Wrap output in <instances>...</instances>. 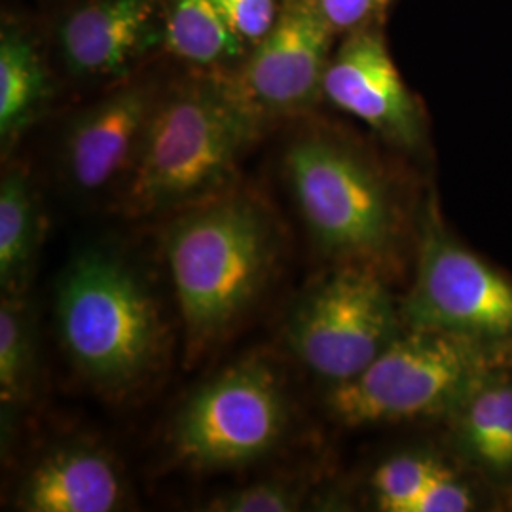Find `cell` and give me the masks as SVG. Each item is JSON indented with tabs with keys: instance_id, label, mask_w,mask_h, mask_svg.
Returning a JSON list of instances; mask_svg holds the SVG:
<instances>
[{
	"instance_id": "obj_1",
	"label": "cell",
	"mask_w": 512,
	"mask_h": 512,
	"mask_svg": "<svg viewBox=\"0 0 512 512\" xmlns=\"http://www.w3.org/2000/svg\"><path fill=\"white\" fill-rule=\"evenodd\" d=\"M264 120L230 74L205 73L160 95L120 190L128 217L181 211L228 190Z\"/></svg>"
},
{
	"instance_id": "obj_2",
	"label": "cell",
	"mask_w": 512,
	"mask_h": 512,
	"mask_svg": "<svg viewBox=\"0 0 512 512\" xmlns=\"http://www.w3.org/2000/svg\"><path fill=\"white\" fill-rule=\"evenodd\" d=\"M164 247L188 348L198 351L230 329L262 291L277 236L255 200L224 190L181 209L165 230Z\"/></svg>"
},
{
	"instance_id": "obj_3",
	"label": "cell",
	"mask_w": 512,
	"mask_h": 512,
	"mask_svg": "<svg viewBox=\"0 0 512 512\" xmlns=\"http://www.w3.org/2000/svg\"><path fill=\"white\" fill-rule=\"evenodd\" d=\"M55 321L76 370L107 393L143 382L162 351L154 296L112 249L95 247L73 258L57 287Z\"/></svg>"
},
{
	"instance_id": "obj_4",
	"label": "cell",
	"mask_w": 512,
	"mask_h": 512,
	"mask_svg": "<svg viewBox=\"0 0 512 512\" xmlns=\"http://www.w3.org/2000/svg\"><path fill=\"white\" fill-rule=\"evenodd\" d=\"M512 366V344L404 329L349 382L330 387V414L351 427L456 414L471 393Z\"/></svg>"
},
{
	"instance_id": "obj_5",
	"label": "cell",
	"mask_w": 512,
	"mask_h": 512,
	"mask_svg": "<svg viewBox=\"0 0 512 512\" xmlns=\"http://www.w3.org/2000/svg\"><path fill=\"white\" fill-rule=\"evenodd\" d=\"M294 202L323 253L366 264L389 249L395 205L382 171L342 137L310 131L285 152Z\"/></svg>"
},
{
	"instance_id": "obj_6",
	"label": "cell",
	"mask_w": 512,
	"mask_h": 512,
	"mask_svg": "<svg viewBox=\"0 0 512 512\" xmlns=\"http://www.w3.org/2000/svg\"><path fill=\"white\" fill-rule=\"evenodd\" d=\"M404 329L401 306L380 275L351 262L298 300L285 338L294 357L334 387L359 376Z\"/></svg>"
},
{
	"instance_id": "obj_7",
	"label": "cell",
	"mask_w": 512,
	"mask_h": 512,
	"mask_svg": "<svg viewBox=\"0 0 512 512\" xmlns=\"http://www.w3.org/2000/svg\"><path fill=\"white\" fill-rule=\"evenodd\" d=\"M287 418V399L272 366L247 359L186 401L173 425V448L190 467H239L274 448Z\"/></svg>"
},
{
	"instance_id": "obj_8",
	"label": "cell",
	"mask_w": 512,
	"mask_h": 512,
	"mask_svg": "<svg viewBox=\"0 0 512 512\" xmlns=\"http://www.w3.org/2000/svg\"><path fill=\"white\" fill-rule=\"evenodd\" d=\"M401 313L406 329L512 344V281L452 238L431 203Z\"/></svg>"
},
{
	"instance_id": "obj_9",
	"label": "cell",
	"mask_w": 512,
	"mask_h": 512,
	"mask_svg": "<svg viewBox=\"0 0 512 512\" xmlns=\"http://www.w3.org/2000/svg\"><path fill=\"white\" fill-rule=\"evenodd\" d=\"M334 37L315 0H283L270 33L253 44L230 78L264 122L300 114L323 97Z\"/></svg>"
},
{
	"instance_id": "obj_10",
	"label": "cell",
	"mask_w": 512,
	"mask_h": 512,
	"mask_svg": "<svg viewBox=\"0 0 512 512\" xmlns=\"http://www.w3.org/2000/svg\"><path fill=\"white\" fill-rule=\"evenodd\" d=\"M342 37L330 57L323 97L365 122L387 143L404 150L421 148L427 135L423 109L389 54L382 19Z\"/></svg>"
},
{
	"instance_id": "obj_11",
	"label": "cell",
	"mask_w": 512,
	"mask_h": 512,
	"mask_svg": "<svg viewBox=\"0 0 512 512\" xmlns=\"http://www.w3.org/2000/svg\"><path fill=\"white\" fill-rule=\"evenodd\" d=\"M160 95L150 84L128 82L74 116L61 143V169L76 192L122 186Z\"/></svg>"
},
{
	"instance_id": "obj_12",
	"label": "cell",
	"mask_w": 512,
	"mask_h": 512,
	"mask_svg": "<svg viewBox=\"0 0 512 512\" xmlns=\"http://www.w3.org/2000/svg\"><path fill=\"white\" fill-rule=\"evenodd\" d=\"M164 44L160 0H86L57 27L65 71L78 80L122 78Z\"/></svg>"
},
{
	"instance_id": "obj_13",
	"label": "cell",
	"mask_w": 512,
	"mask_h": 512,
	"mask_svg": "<svg viewBox=\"0 0 512 512\" xmlns=\"http://www.w3.org/2000/svg\"><path fill=\"white\" fill-rule=\"evenodd\" d=\"M124 495L118 469L92 446H63L38 461L19 486L27 512H109Z\"/></svg>"
},
{
	"instance_id": "obj_14",
	"label": "cell",
	"mask_w": 512,
	"mask_h": 512,
	"mask_svg": "<svg viewBox=\"0 0 512 512\" xmlns=\"http://www.w3.org/2000/svg\"><path fill=\"white\" fill-rule=\"evenodd\" d=\"M50 74L35 40L23 27L4 23L0 33V141L12 147L48 107Z\"/></svg>"
},
{
	"instance_id": "obj_15",
	"label": "cell",
	"mask_w": 512,
	"mask_h": 512,
	"mask_svg": "<svg viewBox=\"0 0 512 512\" xmlns=\"http://www.w3.org/2000/svg\"><path fill=\"white\" fill-rule=\"evenodd\" d=\"M164 46L207 73H224L247 55L245 40L232 31L215 0H160Z\"/></svg>"
},
{
	"instance_id": "obj_16",
	"label": "cell",
	"mask_w": 512,
	"mask_h": 512,
	"mask_svg": "<svg viewBox=\"0 0 512 512\" xmlns=\"http://www.w3.org/2000/svg\"><path fill=\"white\" fill-rule=\"evenodd\" d=\"M40 236L35 190L23 167H10L0 183V283L2 291L23 293Z\"/></svg>"
},
{
	"instance_id": "obj_17",
	"label": "cell",
	"mask_w": 512,
	"mask_h": 512,
	"mask_svg": "<svg viewBox=\"0 0 512 512\" xmlns=\"http://www.w3.org/2000/svg\"><path fill=\"white\" fill-rule=\"evenodd\" d=\"M459 437L467 454L492 473L512 469V384L492 376L458 408Z\"/></svg>"
},
{
	"instance_id": "obj_18",
	"label": "cell",
	"mask_w": 512,
	"mask_h": 512,
	"mask_svg": "<svg viewBox=\"0 0 512 512\" xmlns=\"http://www.w3.org/2000/svg\"><path fill=\"white\" fill-rule=\"evenodd\" d=\"M35 372V336L21 294L0 304V403L4 418L29 399Z\"/></svg>"
},
{
	"instance_id": "obj_19",
	"label": "cell",
	"mask_w": 512,
	"mask_h": 512,
	"mask_svg": "<svg viewBox=\"0 0 512 512\" xmlns=\"http://www.w3.org/2000/svg\"><path fill=\"white\" fill-rule=\"evenodd\" d=\"M439 459L425 454H401L387 459L372 476V492L378 509L385 512H416L421 495L444 473Z\"/></svg>"
},
{
	"instance_id": "obj_20",
	"label": "cell",
	"mask_w": 512,
	"mask_h": 512,
	"mask_svg": "<svg viewBox=\"0 0 512 512\" xmlns=\"http://www.w3.org/2000/svg\"><path fill=\"white\" fill-rule=\"evenodd\" d=\"M302 490L287 480H264L209 501L207 511L291 512L298 511Z\"/></svg>"
},
{
	"instance_id": "obj_21",
	"label": "cell",
	"mask_w": 512,
	"mask_h": 512,
	"mask_svg": "<svg viewBox=\"0 0 512 512\" xmlns=\"http://www.w3.org/2000/svg\"><path fill=\"white\" fill-rule=\"evenodd\" d=\"M220 14L245 44L253 46L274 27L281 6L277 0H215Z\"/></svg>"
},
{
	"instance_id": "obj_22",
	"label": "cell",
	"mask_w": 512,
	"mask_h": 512,
	"mask_svg": "<svg viewBox=\"0 0 512 512\" xmlns=\"http://www.w3.org/2000/svg\"><path fill=\"white\" fill-rule=\"evenodd\" d=\"M321 14L329 21L336 35L384 18L385 10L393 0H315Z\"/></svg>"
},
{
	"instance_id": "obj_23",
	"label": "cell",
	"mask_w": 512,
	"mask_h": 512,
	"mask_svg": "<svg viewBox=\"0 0 512 512\" xmlns=\"http://www.w3.org/2000/svg\"><path fill=\"white\" fill-rule=\"evenodd\" d=\"M473 505L471 490L446 469L421 495L416 512H467Z\"/></svg>"
}]
</instances>
